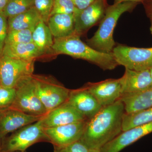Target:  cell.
<instances>
[{
    "mask_svg": "<svg viewBox=\"0 0 152 152\" xmlns=\"http://www.w3.org/2000/svg\"><path fill=\"white\" fill-rule=\"evenodd\" d=\"M124 106L121 100L102 107L92 118L87 121L80 140L90 150L101 149L122 132Z\"/></svg>",
    "mask_w": 152,
    "mask_h": 152,
    "instance_id": "cell-1",
    "label": "cell"
},
{
    "mask_svg": "<svg viewBox=\"0 0 152 152\" xmlns=\"http://www.w3.org/2000/svg\"><path fill=\"white\" fill-rule=\"evenodd\" d=\"M80 37L75 33L65 37L54 38L52 50L58 54L84 60L104 71L112 70L119 66L113 54L98 51L83 42Z\"/></svg>",
    "mask_w": 152,
    "mask_h": 152,
    "instance_id": "cell-2",
    "label": "cell"
},
{
    "mask_svg": "<svg viewBox=\"0 0 152 152\" xmlns=\"http://www.w3.org/2000/svg\"><path fill=\"white\" fill-rule=\"evenodd\" d=\"M138 4L134 2L126 1L108 6L99 28L92 37L87 40V44L98 51L112 53L116 45L113 33L117 22L122 15L132 12Z\"/></svg>",
    "mask_w": 152,
    "mask_h": 152,
    "instance_id": "cell-3",
    "label": "cell"
},
{
    "mask_svg": "<svg viewBox=\"0 0 152 152\" xmlns=\"http://www.w3.org/2000/svg\"><path fill=\"white\" fill-rule=\"evenodd\" d=\"M42 118L12 133L1 144V152H26L34 144L49 142L42 125Z\"/></svg>",
    "mask_w": 152,
    "mask_h": 152,
    "instance_id": "cell-4",
    "label": "cell"
},
{
    "mask_svg": "<svg viewBox=\"0 0 152 152\" xmlns=\"http://www.w3.org/2000/svg\"><path fill=\"white\" fill-rule=\"evenodd\" d=\"M36 92L47 113L68 101L70 90L51 77L34 75Z\"/></svg>",
    "mask_w": 152,
    "mask_h": 152,
    "instance_id": "cell-5",
    "label": "cell"
},
{
    "mask_svg": "<svg viewBox=\"0 0 152 152\" xmlns=\"http://www.w3.org/2000/svg\"><path fill=\"white\" fill-rule=\"evenodd\" d=\"M33 75L22 79L15 87V94L11 108L31 115L43 116L47 112L36 92Z\"/></svg>",
    "mask_w": 152,
    "mask_h": 152,
    "instance_id": "cell-6",
    "label": "cell"
},
{
    "mask_svg": "<svg viewBox=\"0 0 152 152\" xmlns=\"http://www.w3.org/2000/svg\"><path fill=\"white\" fill-rule=\"evenodd\" d=\"M112 54L118 65L125 68L140 71L152 68V48H135L118 44Z\"/></svg>",
    "mask_w": 152,
    "mask_h": 152,
    "instance_id": "cell-7",
    "label": "cell"
},
{
    "mask_svg": "<svg viewBox=\"0 0 152 152\" xmlns=\"http://www.w3.org/2000/svg\"><path fill=\"white\" fill-rule=\"evenodd\" d=\"M34 60L18 59L5 56L0 57V85L15 88L21 80L32 75Z\"/></svg>",
    "mask_w": 152,
    "mask_h": 152,
    "instance_id": "cell-8",
    "label": "cell"
},
{
    "mask_svg": "<svg viewBox=\"0 0 152 152\" xmlns=\"http://www.w3.org/2000/svg\"><path fill=\"white\" fill-rule=\"evenodd\" d=\"M107 0H96L84 10H77L74 14L75 33L80 36L94 26L99 24L107 7Z\"/></svg>",
    "mask_w": 152,
    "mask_h": 152,
    "instance_id": "cell-9",
    "label": "cell"
},
{
    "mask_svg": "<svg viewBox=\"0 0 152 152\" xmlns=\"http://www.w3.org/2000/svg\"><path fill=\"white\" fill-rule=\"evenodd\" d=\"M88 120L54 127L44 128L49 142L53 146H61L80 140Z\"/></svg>",
    "mask_w": 152,
    "mask_h": 152,
    "instance_id": "cell-10",
    "label": "cell"
},
{
    "mask_svg": "<svg viewBox=\"0 0 152 152\" xmlns=\"http://www.w3.org/2000/svg\"><path fill=\"white\" fill-rule=\"evenodd\" d=\"M85 87L102 107L114 103L122 96L121 78L107 79L98 83H88Z\"/></svg>",
    "mask_w": 152,
    "mask_h": 152,
    "instance_id": "cell-11",
    "label": "cell"
},
{
    "mask_svg": "<svg viewBox=\"0 0 152 152\" xmlns=\"http://www.w3.org/2000/svg\"><path fill=\"white\" fill-rule=\"evenodd\" d=\"M42 117L28 115L11 107L0 111V139H4L9 134L35 123Z\"/></svg>",
    "mask_w": 152,
    "mask_h": 152,
    "instance_id": "cell-12",
    "label": "cell"
},
{
    "mask_svg": "<svg viewBox=\"0 0 152 152\" xmlns=\"http://www.w3.org/2000/svg\"><path fill=\"white\" fill-rule=\"evenodd\" d=\"M86 119L67 101L47 113L42 118L44 128L58 126L78 122Z\"/></svg>",
    "mask_w": 152,
    "mask_h": 152,
    "instance_id": "cell-13",
    "label": "cell"
},
{
    "mask_svg": "<svg viewBox=\"0 0 152 152\" xmlns=\"http://www.w3.org/2000/svg\"><path fill=\"white\" fill-rule=\"evenodd\" d=\"M152 132V122L131 128L106 144L101 149V152H119Z\"/></svg>",
    "mask_w": 152,
    "mask_h": 152,
    "instance_id": "cell-14",
    "label": "cell"
},
{
    "mask_svg": "<svg viewBox=\"0 0 152 152\" xmlns=\"http://www.w3.org/2000/svg\"><path fill=\"white\" fill-rule=\"evenodd\" d=\"M67 102L88 120L94 116L102 107L85 87L70 90Z\"/></svg>",
    "mask_w": 152,
    "mask_h": 152,
    "instance_id": "cell-15",
    "label": "cell"
},
{
    "mask_svg": "<svg viewBox=\"0 0 152 152\" xmlns=\"http://www.w3.org/2000/svg\"><path fill=\"white\" fill-rule=\"evenodd\" d=\"M120 78L122 88L121 98L140 92L152 85L150 70L138 71L125 68L124 74Z\"/></svg>",
    "mask_w": 152,
    "mask_h": 152,
    "instance_id": "cell-16",
    "label": "cell"
},
{
    "mask_svg": "<svg viewBox=\"0 0 152 152\" xmlns=\"http://www.w3.org/2000/svg\"><path fill=\"white\" fill-rule=\"evenodd\" d=\"M47 23L54 38L65 37L75 33L74 14L53 15L49 18Z\"/></svg>",
    "mask_w": 152,
    "mask_h": 152,
    "instance_id": "cell-17",
    "label": "cell"
},
{
    "mask_svg": "<svg viewBox=\"0 0 152 152\" xmlns=\"http://www.w3.org/2000/svg\"><path fill=\"white\" fill-rule=\"evenodd\" d=\"M125 113H131L152 107V85L142 91L130 96L121 98Z\"/></svg>",
    "mask_w": 152,
    "mask_h": 152,
    "instance_id": "cell-18",
    "label": "cell"
},
{
    "mask_svg": "<svg viewBox=\"0 0 152 152\" xmlns=\"http://www.w3.org/2000/svg\"><path fill=\"white\" fill-rule=\"evenodd\" d=\"M42 20L34 7L24 12L8 18V32L30 29L34 30Z\"/></svg>",
    "mask_w": 152,
    "mask_h": 152,
    "instance_id": "cell-19",
    "label": "cell"
},
{
    "mask_svg": "<svg viewBox=\"0 0 152 152\" xmlns=\"http://www.w3.org/2000/svg\"><path fill=\"white\" fill-rule=\"evenodd\" d=\"M1 56L18 59L34 60L42 55L34 43L30 42L5 44Z\"/></svg>",
    "mask_w": 152,
    "mask_h": 152,
    "instance_id": "cell-20",
    "label": "cell"
},
{
    "mask_svg": "<svg viewBox=\"0 0 152 152\" xmlns=\"http://www.w3.org/2000/svg\"><path fill=\"white\" fill-rule=\"evenodd\" d=\"M53 37L48 25L41 20L33 30L32 38V42L42 56L52 50L53 44Z\"/></svg>",
    "mask_w": 152,
    "mask_h": 152,
    "instance_id": "cell-21",
    "label": "cell"
},
{
    "mask_svg": "<svg viewBox=\"0 0 152 152\" xmlns=\"http://www.w3.org/2000/svg\"><path fill=\"white\" fill-rule=\"evenodd\" d=\"M152 122V107L140 111L126 113L123 117L122 132Z\"/></svg>",
    "mask_w": 152,
    "mask_h": 152,
    "instance_id": "cell-22",
    "label": "cell"
},
{
    "mask_svg": "<svg viewBox=\"0 0 152 152\" xmlns=\"http://www.w3.org/2000/svg\"><path fill=\"white\" fill-rule=\"evenodd\" d=\"M34 7V0H10L3 11L7 18L14 16Z\"/></svg>",
    "mask_w": 152,
    "mask_h": 152,
    "instance_id": "cell-23",
    "label": "cell"
},
{
    "mask_svg": "<svg viewBox=\"0 0 152 152\" xmlns=\"http://www.w3.org/2000/svg\"><path fill=\"white\" fill-rule=\"evenodd\" d=\"M33 30H17L8 32L5 44H18L32 42Z\"/></svg>",
    "mask_w": 152,
    "mask_h": 152,
    "instance_id": "cell-24",
    "label": "cell"
},
{
    "mask_svg": "<svg viewBox=\"0 0 152 152\" xmlns=\"http://www.w3.org/2000/svg\"><path fill=\"white\" fill-rule=\"evenodd\" d=\"M77 10L72 0H54L50 16L56 14H74Z\"/></svg>",
    "mask_w": 152,
    "mask_h": 152,
    "instance_id": "cell-25",
    "label": "cell"
},
{
    "mask_svg": "<svg viewBox=\"0 0 152 152\" xmlns=\"http://www.w3.org/2000/svg\"><path fill=\"white\" fill-rule=\"evenodd\" d=\"M53 3L54 0H34V7L46 23L50 17Z\"/></svg>",
    "mask_w": 152,
    "mask_h": 152,
    "instance_id": "cell-26",
    "label": "cell"
},
{
    "mask_svg": "<svg viewBox=\"0 0 152 152\" xmlns=\"http://www.w3.org/2000/svg\"><path fill=\"white\" fill-rule=\"evenodd\" d=\"M15 94V88H8L0 85V111L10 108Z\"/></svg>",
    "mask_w": 152,
    "mask_h": 152,
    "instance_id": "cell-27",
    "label": "cell"
},
{
    "mask_svg": "<svg viewBox=\"0 0 152 152\" xmlns=\"http://www.w3.org/2000/svg\"><path fill=\"white\" fill-rule=\"evenodd\" d=\"M53 147L54 152H89L90 150L80 140L66 145Z\"/></svg>",
    "mask_w": 152,
    "mask_h": 152,
    "instance_id": "cell-28",
    "label": "cell"
},
{
    "mask_svg": "<svg viewBox=\"0 0 152 152\" xmlns=\"http://www.w3.org/2000/svg\"><path fill=\"white\" fill-rule=\"evenodd\" d=\"M8 18L3 12H0V55L1 56L3 48L5 45L8 34ZM0 56V57H1Z\"/></svg>",
    "mask_w": 152,
    "mask_h": 152,
    "instance_id": "cell-29",
    "label": "cell"
},
{
    "mask_svg": "<svg viewBox=\"0 0 152 152\" xmlns=\"http://www.w3.org/2000/svg\"><path fill=\"white\" fill-rule=\"evenodd\" d=\"M77 10H84L94 3L96 0H72Z\"/></svg>",
    "mask_w": 152,
    "mask_h": 152,
    "instance_id": "cell-30",
    "label": "cell"
},
{
    "mask_svg": "<svg viewBox=\"0 0 152 152\" xmlns=\"http://www.w3.org/2000/svg\"><path fill=\"white\" fill-rule=\"evenodd\" d=\"M142 4H143L147 16L152 20V0H145Z\"/></svg>",
    "mask_w": 152,
    "mask_h": 152,
    "instance_id": "cell-31",
    "label": "cell"
},
{
    "mask_svg": "<svg viewBox=\"0 0 152 152\" xmlns=\"http://www.w3.org/2000/svg\"><path fill=\"white\" fill-rule=\"evenodd\" d=\"M145 0H114V4H118V3L124 2L131 1L140 4L142 3Z\"/></svg>",
    "mask_w": 152,
    "mask_h": 152,
    "instance_id": "cell-32",
    "label": "cell"
},
{
    "mask_svg": "<svg viewBox=\"0 0 152 152\" xmlns=\"http://www.w3.org/2000/svg\"><path fill=\"white\" fill-rule=\"evenodd\" d=\"M10 0H0V12H3Z\"/></svg>",
    "mask_w": 152,
    "mask_h": 152,
    "instance_id": "cell-33",
    "label": "cell"
},
{
    "mask_svg": "<svg viewBox=\"0 0 152 152\" xmlns=\"http://www.w3.org/2000/svg\"><path fill=\"white\" fill-rule=\"evenodd\" d=\"M89 152H101V149H96L90 150Z\"/></svg>",
    "mask_w": 152,
    "mask_h": 152,
    "instance_id": "cell-34",
    "label": "cell"
},
{
    "mask_svg": "<svg viewBox=\"0 0 152 152\" xmlns=\"http://www.w3.org/2000/svg\"><path fill=\"white\" fill-rule=\"evenodd\" d=\"M150 21H151V27H150V31H151V32L152 34V20Z\"/></svg>",
    "mask_w": 152,
    "mask_h": 152,
    "instance_id": "cell-35",
    "label": "cell"
},
{
    "mask_svg": "<svg viewBox=\"0 0 152 152\" xmlns=\"http://www.w3.org/2000/svg\"><path fill=\"white\" fill-rule=\"evenodd\" d=\"M1 139H0V152H1Z\"/></svg>",
    "mask_w": 152,
    "mask_h": 152,
    "instance_id": "cell-36",
    "label": "cell"
},
{
    "mask_svg": "<svg viewBox=\"0 0 152 152\" xmlns=\"http://www.w3.org/2000/svg\"><path fill=\"white\" fill-rule=\"evenodd\" d=\"M150 72H151V77H152V68L151 69H150Z\"/></svg>",
    "mask_w": 152,
    "mask_h": 152,
    "instance_id": "cell-37",
    "label": "cell"
},
{
    "mask_svg": "<svg viewBox=\"0 0 152 152\" xmlns=\"http://www.w3.org/2000/svg\"><path fill=\"white\" fill-rule=\"evenodd\" d=\"M20 152V151H16V152Z\"/></svg>",
    "mask_w": 152,
    "mask_h": 152,
    "instance_id": "cell-38",
    "label": "cell"
},
{
    "mask_svg": "<svg viewBox=\"0 0 152 152\" xmlns=\"http://www.w3.org/2000/svg\"><path fill=\"white\" fill-rule=\"evenodd\" d=\"M0 56H1V55H0Z\"/></svg>",
    "mask_w": 152,
    "mask_h": 152,
    "instance_id": "cell-39",
    "label": "cell"
}]
</instances>
